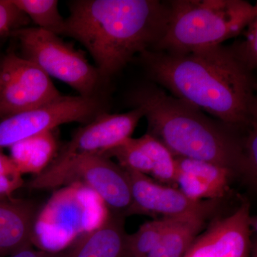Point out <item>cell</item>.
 Instances as JSON below:
<instances>
[{
    "label": "cell",
    "instance_id": "cell-1",
    "mask_svg": "<svg viewBox=\"0 0 257 257\" xmlns=\"http://www.w3.org/2000/svg\"><path fill=\"white\" fill-rule=\"evenodd\" d=\"M152 82L214 119L245 133L257 124L256 81L220 45L186 53L139 55Z\"/></svg>",
    "mask_w": 257,
    "mask_h": 257
},
{
    "label": "cell",
    "instance_id": "cell-2",
    "mask_svg": "<svg viewBox=\"0 0 257 257\" xmlns=\"http://www.w3.org/2000/svg\"><path fill=\"white\" fill-rule=\"evenodd\" d=\"M169 15L168 2L77 0L69 3L63 35L87 49L106 81L135 55L153 48L165 33Z\"/></svg>",
    "mask_w": 257,
    "mask_h": 257
},
{
    "label": "cell",
    "instance_id": "cell-3",
    "mask_svg": "<svg viewBox=\"0 0 257 257\" xmlns=\"http://www.w3.org/2000/svg\"><path fill=\"white\" fill-rule=\"evenodd\" d=\"M128 104L143 111L147 134L174 157L204 161L244 175L245 133L209 117L195 106L167 94L154 82L140 84L128 94Z\"/></svg>",
    "mask_w": 257,
    "mask_h": 257
},
{
    "label": "cell",
    "instance_id": "cell-4",
    "mask_svg": "<svg viewBox=\"0 0 257 257\" xmlns=\"http://www.w3.org/2000/svg\"><path fill=\"white\" fill-rule=\"evenodd\" d=\"M163 36L152 50L186 53L222 45L257 19V5L243 0H172Z\"/></svg>",
    "mask_w": 257,
    "mask_h": 257
},
{
    "label": "cell",
    "instance_id": "cell-5",
    "mask_svg": "<svg viewBox=\"0 0 257 257\" xmlns=\"http://www.w3.org/2000/svg\"><path fill=\"white\" fill-rule=\"evenodd\" d=\"M79 182L95 193L115 215L127 216L133 203L127 172L99 155L59 158L28 183L32 189H53Z\"/></svg>",
    "mask_w": 257,
    "mask_h": 257
},
{
    "label": "cell",
    "instance_id": "cell-6",
    "mask_svg": "<svg viewBox=\"0 0 257 257\" xmlns=\"http://www.w3.org/2000/svg\"><path fill=\"white\" fill-rule=\"evenodd\" d=\"M20 42L22 57L31 61L49 77L60 79L79 93L91 97L104 81L85 54L64 42L59 35L39 28L18 29L10 34Z\"/></svg>",
    "mask_w": 257,
    "mask_h": 257
},
{
    "label": "cell",
    "instance_id": "cell-7",
    "mask_svg": "<svg viewBox=\"0 0 257 257\" xmlns=\"http://www.w3.org/2000/svg\"><path fill=\"white\" fill-rule=\"evenodd\" d=\"M99 94L91 97L64 96L50 104L0 119V150L63 124H87L104 111Z\"/></svg>",
    "mask_w": 257,
    "mask_h": 257
},
{
    "label": "cell",
    "instance_id": "cell-8",
    "mask_svg": "<svg viewBox=\"0 0 257 257\" xmlns=\"http://www.w3.org/2000/svg\"><path fill=\"white\" fill-rule=\"evenodd\" d=\"M50 77L31 62L10 52L0 67V119L60 99Z\"/></svg>",
    "mask_w": 257,
    "mask_h": 257
},
{
    "label": "cell",
    "instance_id": "cell-9",
    "mask_svg": "<svg viewBox=\"0 0 257 257\" xmlns=\"http://www.w3.org/2000/svg\"><path fill=\"white\" fill-rule=\"evenodd\" d=\"M124 170L130 179L133 199L127 216L160 215L169 219L195 216L207 219L215 209L216 200H192L178 189L161 185L140 172Z\"/></svg>",
    "mask_w": 257,
    "mask_h": 257
},
{
    "label": "cell",
    "instance_id": "cell-10",
    "mask_svg": "<svg viewBox=\"0 0 257 257\" xmlns=\"http://www.w3.org/2000/svg\"><path fill=\"white\" fill-rule=\"evenodd\" d=\"M251 226L250 204L243 199L233 214L214 221L198 234L183 257H248Z\"/></svg>",
    "mask_w": 257,
    "mask_h": 257
},
{
    "label": "cell",
    "instance_id": "cell-11",
    "mask_svg": "<svg viewBox=\"0 0 257 257\" xmlns=\"http://www.w3.org/2000/svg\"><path fill=\"white\" fill-rule=\"evenodd\" d=\"M143 117V111L139 108H134L123 114H109L103 111L90 122L77 130L57 157L102 155L131 138Z\"/></svg>",
    "mask_w": 257,
    "mask_h": 257
},
{
    "label": "cell",
    "instance_id": "cell-12",
    "mask_svg": "<svg viewBox=\"0 0 257 257\" xmlns=\"http://www.w3.org/2000/svg\"><path fill=\"white\" fill-rule=\"evenodd\" d=\"M38 214V206L31 201L0 200V257L32 246Z\"/></svg>",
    "mask_w": 257,
    "mask_h": 257
},
{
    "label": "cell",
    "instance_id": "cell-13",
    "mask_svg": "<svg viewBox=\"0 0 257 257\" xmlns=\"http://www.w3.org/2000/svg\"><path fill=\"white\" fill-rule=\"evenodd\" d=\"M124 220V216L109 213L97 227L62 251V257H130Z\"/></svg>",
    "mask_w": 257,
    "mask_h": 257
},
{
    "label": "cell",
    "instance_id": "cell-14",
    "mask_svg": "<svg viewBox=\"0 0 257 257\" xmlns=\"http://www.w3.org/2000/svg\"><path fill=\"white\" fill-rule=\"evenodd\" d=\"M10 158L22 175L41 173L52 163L57 150L52 131L22 140L10 147Z\"/></svg>",
    "mask_w": 257,
    "mask_h": 257
},
{
    "label": "cell",
    "instance_id": "cell-15",
    "mask_svg": "<svg viewBox=\"0 0 257 257\" xmlns=\"http://www.w3.org/2000/svg\"><path fill=\"white\" fill-rule=\"evenodd\" d=\"M205 220L195 216L172 219L160 242L146 257H183Z\"/></svg>",
    "mask_w": 257,
    "mask_h": 257
},
{
    "label": "cell",
    "instance_id": "cell-16",
    "mask_svg": "<svg viewBox=\"0 0 257 257\" xmlns=\"http://www.w3.org/2000/svg\"><path fill=\"white\" fill-rule=\"evenodd\" d=\"M13 4L37 25V28L57 35H63L65 19L58 9L57 0H12Z\"/></svg>",
    "mask_w": 257,
    "mask_h": 257
},
{
    "label": "cell",
    "instance_id": "cell-17",
    "mask_svg": "<svg viewBox=\"0 0 257 257\" xmlns=\"http://www.w3.org/2000/svg\"><path fill=\"white\" fill-rule=\"evenodd\" d=\"M136 140L151 161V175L162 183L176 185L177 167L175 157L168 149L147 133Z\"/></svg>",
    "mask_w": 257,
    "mask_h": 257
},
{
    "label": "cell",
    "instance_id": "cell-18",
    "mask_svg": "<svg viewBox=\"0 0 257 257\" xmlns=\"http://www.w3.org/2000/svg\"><path fill=\"white\" fill-rule=\"evenodd\" d=\"M175 160L177 170L195 176L219 191L223 196L227 190L230 179L234 176L227 169L204 161L179 157H175Z\"/></svg>",
    "mask_w": 257,
    "mask_h": 257
},
{
    "label": "cell",
    "instance_id": "cell-19",
    "mask_svg": "<svg viewBox=\"0 0 257 257\" xmlns=\"http://www.w3.org/2000/svg\"><path fill=\"white\" fill-rule=\"evenodd\" d=\"M169 218H160L142 225L134 234L127 235L130 257H146L160 242L172 222Z\"/></svg>",
    "mask_w": 257,
    "mask_h": 257
},
{
    "label": "cell",
    "instance_id": "cell-20",
    "mask_svg": "<svg viewBox=\"0 0 257 257\" xmlns=\"http://www.w3.org/2000/svg\"><path fill=\"white\" fill-rule=\"evenodd\" d=\"M101 155L109 159L115 157L118 164L126 170L135 171L144 175L151 174V161L139 146L136 139L128 138Z\"/></svg>",
    "mask_w": 257,
    "mask_h": 257
},
{
    "label": "cell",
    "instance_id": "cell-21",
    "mask_svg": "<svg viewBox=\"0 0 257 257\" xmlns=\"http://www.w3.org/2000/svg\"><path fill=\"white\" fill-rule=\"evenodd\" d=\"M228 47L236 60L253 73L257 67V19L248 24Z\"/></svg>",
    "mask_w": 257,
    "mask_h": 257
},
{
    "label": "cell",
    "instance_id": "cell-22",
    "mask_svg": "<svg viewBox=\"0 0 257 257\" xmlns=\"http://www.w3.org/2000/svg\"><path fill=\"white\" fill-rule=\"evenodd\" d=\"M176 185L186 197L194 201L203 199L216 200L224 197L219 191L195 176L184 173L177 170Z\"/></svg>",
    "mask_w": 257,
    "mask_h": 257
},
{
    "label": "cell",
    "instance_id": "cell-23",
    "mask_svg": "<svg viewBox=\"0 0 257 257\" xmlns=\"http://www.w3.org/2000/svg\"><path fill=\"white\" fill-rule=\"evenodd\" d=\"M23 175L10 157L0 150V200L12 199L15 191L23 187Z\"/></svg>",
    "mask_w": 257,
    "mask_h": 257
},
{
    "label": "cell",
    "instance_id": "cell-24",
    "mask_svg": "<svg viewBox=\"0 0 257 257\" xmlns=\"http://www.w3.org/2000/svg\"><path fill=\"white\" fill-rule=\"evenodd\" d=\"M28 23V17L13 4L12 0H0V36L25 28Z\"/></svg>",
    "mask_w": 257,
    "mask_h": 257
},
{
    "label": "cell",
    "instance_id": "cell-25",
    "mask_svg": "<svg viewBox=\"0 0 257 257\" xmlns=\"http://www.w3.org/2000/svg\"><path fill=\"white\" fill-rule=\"evenodd\" d=\"M244 175L254 185L257 179V124L248 130L243 136Z\"/></svg>",
    "mask_w": 257,
    "mask_h": 257
},
{
    "label": "cell",
    "instance_id": "cell-26",
    "mask_svg": "<svg viewBox=\"0 0 257 257\" xmlns=\"http://www.w3.org/2000/svg\"><path fill=\"white\" fill-rule=\"evenodd\" d=\"M7 257H62V251L36 249L32 245Z\"/></svg>",
    "mask_w": 257,
    "mask_h": 257
},
{
    "label": "cell",
    "instance_id": "cell-27",
    "mask_svg": "<svg viewBox=\"0 0 257 257\" xmlns=\"http://www.w3.org/2000/svg\"><path fill=\"white\" fill-rule=\"evenodd\" d=\"M2 60H3V57H0V67H1Z\"/></svg>",
    "mask_w": 257,
    "mask_h": 257
}]
</instances>
